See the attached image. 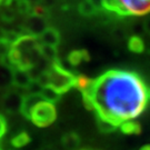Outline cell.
I'll use <instances>...</instances> for the list:
<instances>
[{
	"instance_id": "obj_1",
	"label": "cell",
	"mask_w": 150,
	"mask_h": 150,
	"mask_svg": "<svg viewBox=\"0 0 150 150\" xmlns=\"http://www.w3.org/2000/svg\"><path fill=\"white\" fill-rule=\"evenodd\" d=\"M85 105L97 118L116 128L122 122L134 120L146 109L149 89L136 72L109 70L92 81L90 89L82 93Z\"/></svg>"
},
{
	"instance_id": "obj_2",
	"label": "cell",
	"mask_w": 150,
	"mask_h": 150,
	"mask_svg": "<svg viewBox=\"0 0 150 150\" xmlns=\"http://www.w3.org/2000/svg\"><path fill=\"white\" fill-rule=\"evenodd\" d=\"M43 74H45L46 86L51 87L60 95L75 87L77 76L71 74L64 67H62L58 62V60L51 62V64L43 71Z\"/></svg>"
},
{
	"instance_id": "obj_3",
	"label": "cell",
	"mask_w": 150,
	"mask_h": 150,
	"mask_svg": "<svg viewBox=\"0 0 150 150\" xmlns=\"http://www.w3.org/2000/svg\"><path fill=\"white\" fill-rule=\"evenodd\" d=\"M103 8L122 16H142L150 12V0H105Z\"/></svg>"
},
{
	"instance_id": "obj_4",
	"label": "cell",
	"mask_w": 150,
	"mask_h": 150,
	"mask_svg": "<svg viewBox=\"0 0 150 150\" xmlns=\"http://www.w3.org/2000/svg\"><path fill=\"white\" fill-rule=\"evenodd\" d=\"M29 118L31 119L33 125H36L37 127L50 126L57 118L54 103L46 101L43 99L39 100L30 110Z\"/></svg>"
},
{
	"instance_id": "obj_5",
	"label": "cell",
	"mask_w": 150,
	"mask_h": 150,
	"mask_svg": "<svg viewBox=\"0 0 150 150\" xmlns=\"http://www.w3.org/2000/svg\"><path fill=\"white\" fill-rule=\"evenodd\" d=\"M22 99L23 96H21L17 91H10L6 93V96L2 99V107L7 112L16 113L19 112L21 109Z\"/></svg>"
},
{
	"instance_id": "obj_6",
	"label": "cell",
	"mask_w": 150,
	"mask_h": 150,
	"mask_svg": "<svg viewBox=\"0 0 150 150\" xmlns=\"http://www.w3.org/2000/svg\"><path fill=\"white\" fill-rule=\"evenodd\" d=\"M37 38L39 45H46V46H54L57 47L60 42V35L57 29L54 28H46Z\"/></svg>"
},
{
	"instance_id": "obj_7",
	"label": "cell",
	"mask_w": 150,
	"mask_h": 150,
	"mask_svg": "<svg viewBox=\"0 0 150 150\" xmlns=\"http://www.w3.org/2000/svg\"><path fill=\"white\" fill-rule=\"evenodd\" d=\"M26 28H27V30L31 32L33 37H38L47 28V23L45 21L43 17L37 16V15L32 13V16L28 18L27 23H26Z\"/></svg>"
},
{
	"instance_id": "obj_8",
	"label": "cell",
	"mask_w": 150,
	"mask_h": 150,
	"mask_svg": "<svg viewBox=\"0 0 150 150\" xmlns=\"http://www.w3.org/2000/svg\"><path fill=\"white\" fill-rule=\"evenodd\" d=\"M29 71L21 69H13L12 72V83L18 88H28L32 82Z\"/></svg>"
},
{
	"instance_id": "obj_9",
	"label": "cell",
	"mask_w": 150,
	"mask_h": 150,
	"mask_svg": "<svg viewBox=\"0 0 150 150\" xmlns=\"http://www.w3.org/2000/svg\"><path fill=\"white\" fill-rule=\"evenodd\" d=\"M12 72L13 69L9 64L0 62V88H6L12 83Z\"/></svg>"
},
{
	"instance_id": "obj_10",
	"label": "cell",
	"mask_w": 150,
	"mask_h": 150,
	"mask_svg": "<svg viewBox=\"0 0 150 150\" xmlns=\"http://www.w3.org/2000/svg\"><path fill=\"white\" fill-rule=\"evenodd\" d=\"M89 60V54L86 50H75L68 56V61L72 66H78Z\"/></svg>"
},
{
	"instance_id": "obj_11",
	"label": "cell",
	"mask_w": 150,
	"mask_h": 150,
	"mask_svg": "<svg viewBox=\"0 0 150 150\" xmlns=\"http://www.w3.org/2000/svg\"><path fill=\"white\" fill-rule=\"evenodd\" d=\"M40 97L42 98L43 100H46V101L54 103L56 101L59 100L60 93H58V92L54 90V89H52L51 87L46 86V87H42V89L40 91Z\"/></svg>"
},
{
	"instance_id": "obj_12",
	"label": "cell",
	"mask_w": 150,
	"mask_h": 150,
	"mask_svg": "<svg viewBox=\"0 0 150 150\" xmlns=\"http://www.w3.org/2000/svg\"><path fill=\"white\" fill-rule=\"evenodd\" d=\"M40 54L42 56L43 59L54 62L57 61V49L54 46H46V45H40Z\"/></svg>"
},
{
	"instance_id": "obj_13",
	"label": "cell",
	"mask_w": 150,
	"mask_h": 150,
	"mask_svg": "<svg viewBox=\"0 0 150 150\" xmlns=\"http://www.w3.org/2000/svg\"><path fill=\"white\" fill-rule=\"evenodd\" d=\"M120 130L126 134H138L140 132V125L134 120H129L119 126Z\"/></svg>"
},
{
	"instance_id": "obj_14",
	"label": "cell",
	"mask_w": 150,
	"mask_h": 150,
	"mask_svg": "<svg viewBox=\"0 0 150 150\" xmlns=\"http://www.w3.org/2000/svg\"><path fill=\"white\" fill-rule=\"evenodd\" d=\"M128 47L134 54H140L145 50V42L139 36H134V37H131L129 39Z\"/></svg>"
},
{
	"instance_id": "obj_15",
	"label": "cell",
	"mask_w": 150,
	"mask_h": 150,
	"mask_svg": "<svg viewBox=\"0 0 150 150\" xmlns=\"http://www.w3.org/2000/svg\"><path fill=\"white\" fill-rule=\"evenodd\" d=\"M92 81H93L92 79H89L88 77H85V76H77L75 81V87L78 88L83 93L90 89Z\"/></svg>"
},
{
	"instance_id": "obj_16",
	"label": "cell",
	"mask_w": 150,
	"mask_h": 150,
	"mask_svg": "<svg viewBox=\"0 0 150 150\" xmlns=\"http://www.w3.org/2000/svg\"><path fill=\"white\" fill-rule=\"evenodd\" d=\"M96 11H98L93 7V5L91 4L89 0H83L79 5V12H80L82 16H86V17H90L92 16Z\"/></svg>"
},
{
	"instance_id": "obj_17",
	"label": "cell",
	"mask_w": 150,
	"mask_h": 150,
	"mask_svg": "<svg viewBox=\"0 0 150 150\" xmlns=\"http://www.w3.org/2000/svg\"><path fill=\"white\" fill-rule=\"evenodd\" d=\"M64 144L68 149H75L79 145V138L75 134H68L64 136Z\"/></svg>"
},
{
	"instance_id": "obj_18",
	"label": "cell",
	"mask_w": 150,
	"mask_h": 150,
	"mask_svg": "<svg viewBox=\"0 0 150 150\" xmlns=\"http://www.w3.org/2000/svg\"><path fill=\"white\" fill-rule=\"evenodd\" d=\"M29 141H30V138H29L28 134L20 132L12 139V146H15L17 148H20V147H23L25 145H27Z\"/></svg>"
},
{
	"instance_id": "obj_19",
	"label": "cell",
	"mask_w": 150,
	"mask_h": 150,
	"mask_svg": "<svg viewBox=\"0 0 150 150\" xmlns=\"http://www.w3.org/2000/svg\"><path fill=\"white\" fill-rule=\"evenodd\" d=\"M10 47L11 41H9L7 38H0V59L1 61L4 60V58H7Z\"/></svg>"
},
{
	"instance_id": "obj_20",
	"label": "cell",
	"mask_w": 150,
	"mask_h": 150,
	"mask_svg": "<svg viewBox=\"0 0 150 150\" xmlns=\"http://www.w3.org/2000/svg\"><path fill=\"white\" fill-rule=\"evenodd\" d=\"M91 4L93 5V7L96 8L97 10H100L103 9V6H105V0H89Z\"/></svg>"
},
{
	"instance_id": "obj_21",
	"label": "cell",
	"mask_w": 150,
	"mask_h": 150,
	"mask_svg": "<svg viewBox=\"0 0 150 150\" xmlns=\"http://www.w3.org/2000/svg\"><path fill=\"white\" fill-rule=\"evenodd\" d=\"M6 129H7L6 120H5V118L0 115V137H2V136L6 134Z\"/></svg>"
},
{
	"instance_id": "obj_22",
	"label": "cell",
	"mask_w": 150,
	"mask_h": 150,
	"mask_svg": "<svg viewBox=\"0 0 150 150\" xmlns=\"http://www.w3.org/2000/svg\"><path fill=\"white\" fill-rule=\"evenodd\" d=\"M144 26H145V31L150 32V19L148 21L144 22Z\"/></svg>"
},
{
	"instance_id": "obj_23",
	"label": "cell",
	"mask_w": 150,
	"mask_h": 150,
	"mask_svg": "<svg viewBox=\"0 0 150 150\" xmlns=\"http://www.w3.org/2000/svg\"><path fill=\"white\" fill-rule=\"evenodd\" d=\"M140 150H150V145H147V146H145V147H142Z\"/></svg>"
},
{
	"instance_id": "obj_24",
	"label": "cell",
	"mask_w": 150,
	"mask_h": 150,
	"mask_svg": "<svg viewBox=\"0 0 150 150\" xmlns=\"http://www.w3.org/2000/svg\"><path fill=\"white\" fill-rule=\"evenodd\" d=\"M149 98H150V89H149Z\"/></svg>"
},
{
	"instance_id": "obj_25",
	"label": "cell",
	"mask_w": 150,
	"mask_h": 150,
	"mask_svg": "<svg viewBox=\"0 0 150 150\" xmlns=\"http://www.w3.org/2000/svg\"><path fill=\"white\" fill-rule=\"evenodd\" d=\"M0 138H1V137H0Z\"/></svg>"
}]
</instances>
